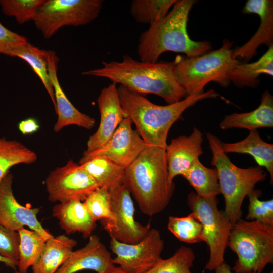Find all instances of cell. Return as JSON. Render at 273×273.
<instances>
[{
  "instance_id": "obj_1",
  "label": "cell",
  "mask_w": 273,
  "mask_h": 273,
  "mask_svg": "<svg viewBox=\"0 0 273 273\" xmlns=\"http://www.w3.org/2000/svg\"><path fill=\"white\" fill-rule=\"evenodd\" d=\"M175 64L176 61H138L124 55L121 62H103L102 67L82 74L107 78L140 94L159 96L168 104H171L186 97L174 75Z\"/></svg>"
},
{
  "instance_id": "obj_2",
  "label": "cell",
  "mask_w": 273,
  "mask_h": 273,
  "mask_svg": "<svg viewBox=\"0 0 273 273\" xmlns=\"http://www.w3.org/2000/svg\"><path fill=\"white\" fill-rule=\"evenodd\" d=\"M117 89L125 116L135 125L146 146L164 149L167 145L170 128L187 109L202 100L219 96L214 89H210L200 94L187 96L175 103L160 106L121 85Z\"/></svg>"
},
{
  "instance_id": "obj_3",
  "label": "cell",
  "mask_w": 273,
  "mask_h": 273,
  "mask_svg": "<svg viewBox=\"0 0 273 273\" xmlns=\"http://www.w3.org/2000/svg\"><path fill=\"white\" fill-rule=\"evenodd\" d=\"M124 184L144 214L152 216L164 210L175 187L169 180L165 149L146 146L126 168Z\"/></svg>"
},
{
  "instance_id": "obj_4",
  "label": "cell",
  "mask_w": 273,
  "mask_h": 273,
  "mask_svg": "<svg viewBox=\"0 0 273 273\" xmlns=\"http://www.w3.org/2000/svg\"><path fill=\"white\" fill-rule=\"evenodd\" d=\"M194 3V0H176L172 10L163 18L141 34L137 52L141 61L156 62L160 56L167 51L194 57L210 51V42L195 41L188 35V16Z\"/></svg>"
},
{
  "instance_id": "obj_5",
  "label": "cell",
  "mask_w": 273,
  "mask_h": 273,
  "mask_svg": "<svg viewBox=\"0 0 273 273\" xmlns=\"http://www.w3.org/2000/svg\"><path fill=\"white\" fill-rule=\"evenodd\" d=\"M175 61L174 75L186 96L203 93L211 81L228 87L230 72L240 63L234 55L232 43L227 39L217 50Z\"/></svg>"
},
{
  "instance_id": "obj_6",
  "label": "cell",
  "mask_w": 273,
  "mask_h": 273,
  "mask_svg": "<svg viewBox=\"0 0 273 273\" xmlns=\"http://www.w3.org/2000/svg\"><path fill=\"white\" fill-rule=\"evenodd\" d=\"M206 137L212 154L211 164L217 171L221 193L225 200L224 211L233 226L241 218V207L245 198L257 183L265 179L266 173L259 166L238 167L223 151L219 138L209 132L206 133Z\"/></svg>"
},
{
  "instance_id": "obj_7",
  "label": "cell",
  "mask_w": 273,
  "mask_h": 273,
  "mask_svg": "<svg viewBox=\"0 0 273 273\" xmlns=\"http://www.w3.org/2000/svg\"><path fill=\"white\" fill-rule=\"evenodd\" d=\"M228 246L237 256L235 273H261L273 262V225L241 218L232 227Z\"/></svg>"
},
{
  "instance_id": "obj_8",
  "label": "cell",
  "mask_w": 273,
  "mask_h": 273,
  "mask_svg": "<svg viewBox=\"0 0 273 273\" xmlns=\"http://www.w3.org/2000/svg\"><path fill=\"white\" fill-rule=\"evenodd\" d=\"M187 204L199 219L203 229L209 257L205 269L212 271L224 262V254L232 225L224 212L217 207L216 197L206 198L190 192Z\"/></svg>"
},
{
  "instance_id": "obj_9",
  "label": "cell",
  "mask_w": 273,
  "mask_h": 273,
  "mask_svg": "<svg viewBox=\"0 0 273 273\" xmlns=\"http://www.w3.org/2000/svg\"><path fill=\"white\" fill-rule=\"evenodd\" d=\"M103 3L102 0H45L33 21L48 39L64 26L85 25L93 22Z\"/></svg>"
},
{
  "instance_id": "obj_10",
  "label": "cell",
  "mask_w": 273,
  "mask_h": 273,
  "mask_svg": "<svg viewBox=\"0 0 273 273\" xmlns=\"http://www.w3.org/2000/svg\"><path fill=\"white\" fill-rule=\"evenodd\" d=\"M164 246L160 232L153 228L140 242L126 244L111 238L110 247L115 254L113 263L127 273H146L161 259Z\"/></svg>"
},
{
  "instance_id": "obj_11",
  "label": "cell",
  "mask_w": 273,
  "mask_h": 273,
  "mask_svg": "<svg viewBox=\"0 0 273 273\" xmlns=\"http://www.w3.org/2000/svg\"><path fill=\"white\" fill-rule=\"evenodd\" d=\"M46 186L49 201L60 203L70 200L83 202L100 187L79 164L72 160L51 171L46 180Z\"/></svg>"
},
{
  "instance_id": "obj_12",
  "label": "cell",
  "mask_w": 273,
  "mask_h": 273,
  "mask_svg": "<svg viewBox=\"0 0 273 273\" xmlns=\"http://www.w3.org/2000/svg\"><path fill=\"white\" fill-rule=\"evenodd\" d=\"M109 192L115 220L112 224L103 228L111 238L119 242L130 244L138 243L149 232L150 224L143 225L135 220V208L131 193L124 184Z\"/></svg>"
},
{
  "instance_id": "obj_13",
  "label": "cell",
  "mask_w": 273,
  "mask_h": 273,
  "mask_svg": "<svg viewBox=\"0 0 273 273\" xmlns=\"http://www.w3.org/2000/svg\"><path fill=\"white\" fill-rule=\"evenodd\" d=\"M132 124L129 117L124 118L103 146L90 152H84L79 164L95 157H102L125 169L128 167L146 147L138 131L132 128Z\"/></svg>"
},
{
  "instance_id": "obj_14",
  "label": "cell",
  "mask_w": 273,
  "mask_h": 273,
  "mask_svg": "<svg viewBox=\"0 0 273 273\" xmlns=\"http://www.w3.org/2000/svg\"><path fill=\"white\" fill-rule=\"evenodd\" d=\"M13 178L9 173L0 183V224L15 232L27 226L47 240L53 237L37 219L39 209L24 206L17 201L12 190Z\"/></svg>"
},
{
  "instance_id": "obj_15",
  "label": "cell",
  "mask_w": 273,
  "mask_h": 273,
  "mask_svg": "<svg viewBox=\"0 0 273 273\" xmlns=\"http://www.w3.org/2000/svg\"><path fill=\"white\" fill-rule=\"evenodd\" d=\"M100 122L97 130L91 135L84 152L94 151L106 143L118 126L126 117L121 106L116 84L104 87L97 99Z\"/></svg>"
},
{
  "instance_id": "obj_16",
  "label": "cell",
  "mask_w": 273,
  "mask_h": 273,
  "mask_svg": "<svg viewBox=\"0 0 273 273\" xmlns=\"http://www.w3.org/2000/svg\"><path fill=\"white\" fill-rule=\"evenodd\" d=\"M59 60L54 51H47L48 71L54 92L55 111L58 115L54 130L58 132L70 125L90 129L95 125V119L79 111L69 101L62 88L57 76Z\"/></svg>"
},
{
  "instance_id": "obj_17",
  "label": "cell",
  "mask_w": 273,
  "mask_h": 273,
  "mask_svg": "<svg viewBox=\"0 0 273 273\" xmlns=\"http://www.w3.org/2000/svg\"><path fill=\"white\" fill-rule=\"evenodd\" d=\"M203 134L194 127L188 136H180L171 140L165 149L169 180L183 176L203 154Z\"/></svg>"
},
{
  "instance_id": "obj_18",
  "label": "cell",
  "mask_w": 273,
  "mask_h": 273,
  "mask_svg": "<svg viewBox=\"0 0 273 273\" xmlns=\"http://www.w3.org/2000/svg\"><path fill=\"white\" fill-rule=\"evenodd\" d=\"M242 12L258 15L261 22L254 35L243 46L233 49L235 57L249 61L256 54L257 48L262 44H273V1L248 0Z\"/></svg>"
},
{
  "instance_id": "obj_19",
  "label": "cell",
  "mask_w": 273,
  "mask_h": 273,
  "mask_svg": "<svg viewBox=\"0 0 273 273\" xmlns=\"http://www.w3.org/2000/svg\"><path fill=\"white\" fill-rule=\"evenodd\" d=\"M115 265L100 238L92 235L83 247L72 252L55 273H76L83 270L102 272Z\"/></svg>"
},
{
  "instance_id": "obj_20",
  "label": "cell",
  "mask_w": 273,
  "mask_h": 273,
  "mask_svg": "<svg viewBox=\"0 0 273 273\" xmlns=\"http://www.w3.org/2000/svg\"><path fill=\"white\" fill-rule=\"evenodd\" d=\"M52 215L68 235L77 232L82 233L84 238H89L97 226L96 221L82 201L70 200L60 203L53 208Z\"/></svg>"
},
{
  "instance_id": "obj_21",
  "label": "cell",
  "mask_w": 273,
  "mask_h": 273,
  "mask_svg": "<svg viewBox=\"0 0 273 273\" xmlns=\"http://www.w3.org/2000/svg\"><path fill=\"white\" fill-rule=\"evenodd\" d=\"M223 130L232 128L246 129L249 131L260 128L273 127V97L268 90L262 95L260 105L254 110L226 115L220 122Z\"/></svg>"
},
{
  "instance_id": "obj_22",
  "label": "cell",
  "mask_w": 273,
  "mask_h": 273,
  "mask_svg": "<svg viewBox=\"0 0 273 273\" xmlns=\"http://www.w3.org/2000/svg\"><path fill=\"white\" fill-rule=\"evenodd\" d=\"M76 245V240L64 234L48 239L39 257L32 266V273H55Z\"/></svg>"
},
{
  "instance_id": "obj_23",
  "label": "cell",
  "mask_w": 273,
  "mask_h": 273,
  "mask_svg": "<svg viewBox=\"0 0 273 273\" xmlns=\"http://www.w3.org/2000/svg\"><path fill=\"white\" fill-rule=\"evenodd\" d=\"M223 151L228 153L248 154L252 156L258 166L265 167L273 183V145L264 142L257 130L250 131L244 139L236 143L222 142Z\"/></svg>"
},
{
  "instance_id": "obj_24",
  "label": "cell",
  "mask_w": 273,
  "mask_h": 273,
  "mask_svg": "<svg viewBox=\"0 0 273 273\" xmlns=\"http://www.w3.org/2000/svg\"><path fill=\"white\" fill-rule=\"evenodd\" d=\"M262 74L273 76V44L257 61L237 65L231 71L230 81L239 88L257 87L259 76Z\"/></svg>"
},
{
  "instance_id": "obj_25",
  "label": "cell",
  "mask_w": 273,
  "mask_h": 273,
  "mask_svg": "<svg viewBox=\"0 0 273 273\" xmlns=\"http://www.w3.org/2000/svg\"><path fill=\"white\" fill-rule=\"evenodd\" d=\"M100 187L108 191L125 183V168L102 157H95L80 164Z\"/></svg>"
},
{
  "instance_id": "obj_26",
  "label": "cell",
  "mask_w": 273,
  "mask_h": 273,
  "mask_svg": "<svg viewBox=\"0 0 273 273\" xmlns=\"http://www.w3.org/2000/svg\"><path fill=\"white\" fill-rule=\"evenodd\" d=\"M6 55L19 57L30 65L42 82L55 110L54 92L48 71L47 51L35 47L28 41L13 48Z\"/></svg>"
},
{
  "instance_id": "obj_27",
  "label": "cell",
  "mask_w": 273,
  "mask_h": 273,
  "mask_svg": "<svg viewBox=\"0 0 273 273\" xmlns=\"http://www.w3.org/2000/svg\"><path fill=\"white\" fill-rule=\"evenodd\" d=\"M182 176L202 197H215L221 194L216 169L205 167L199 159Z\"/></svg>"
},
{
  "instance_id": "obj_28",
  "label": "cell",
  "mask_w": 273,
  "mask_h": 273,
  "mask_svg": "<svg viewBox=\"0 0 273 273\" xmlns=\"http://www.w3.org/2000/svg\"><path fill=\"white\" fill-rule=\"evenodd\" d=\"M37 158L36 154L22 143L0 138V183L12 167L33 163Z\"/></svg>"
},
{
  "instance_id": "obj_29",
  "label": "cell",
  "mask_w": 273,
  "mask_h": 273,
  "mask_svg": "<svg viewBox=\"0 0 273 273\" xmlns=\"http://www.w3.org/2000/svg\"><path fill=\"white\" fill-rule=\"evenodd\" d=\"M18 233L19 235L18 271L27 273L28 268L39 257L47 240L37 232L24 227Z\"/></svg>"
},
{
  "instance_id": "obj_30",
  "label": "cell",
  "mask_w": 273,
  "mask_h": 273,
  "mask_svg": "<svg viewBox=\"0 0 273 273\" xmlns=\"http://www.w3.org/2000/svg\"><path fill=\"white\" fill-rule=\"evenodd\" d=\"M167 228L181 242L194 244L205 241L202 224L193 212L185 217L170 216Z\"/></svg>"
},
{
  "instance_id": "obj_31",
  "label": "cell",
  "mask_w": 273,
  "mask_h": 273,
  "mask_svg": "<svg viewBox=\"0 0 273 273\" xmlns=\"http://www.w3.org/2000/svg\"><path fill=\"white\" fill-rule=\"evenodd\" d=\"M176 0H133L130 13L138 23L150 25L163 18Z\"/></svg>"
},
{
  "instance_id": "obj_32",
  "label": "cell",
  "mask_w": 273,
  "mask_h": 273,
  "mask_svg": "<svg viewBox=\"0 0 273 273\" xmlns=\"http://www.w3.org/2000/svg\"><path fill=\"white\" fill-rule=\"evenodd\" d=\"M83 203L93 219L96 221L101 220L103 226L112 224L114 222L110 195L106 187L97 188L86 198Z\"/></svg>"
},
{
  "instance_id": "obj_33",
  "label": "cell",
  "mask_w": 273,
  "mask_h": 273,
  "mask_svg": "<svg viewBox=\"0 0 273 273\" xmlns=\"http://www.w3.org/2000/svg\"><path fill=\"white\" fill-rule=\"evenodd\" d=\"M195 255L193 249L185 246H180L170 257L160 259L146 273H192Z\"/></svg>"
},
{
  "instance_id": "obj_34",
  "label": "cell",
  "mask_w": 273,
  "mask_h": 273,
  "mask_svg": "<svg viewBox=\"0 0 273 273\" xmlns=\"http://www.w3.org/2000/svg\"><path fill=\"white\" fill-rule=\"evenodd\" d=\"M45 0H0V6L5 15L14 17L22 24L33 20Z\"/></svg>"
},
{
  "instance_id": "obj_35",
  "label": "cell",
  "mask_w": 273,
  "mask_h": 273,
  "mask_svg": "<svg viewBox=\"0 0 273 273\" xmlns=\"http://www.w3.org/2000/svg\"><path fill=\"white\" fill-rule=\"evenodd\" d=\"M262 194L260 190L254 189L247 196L249 203L246 220L273 225V199L261 200Z\"/></svg>"
},
{
  "instance_id": "obj_36",
  "label": "cell",
  "mask_w": 273,
  "mask_h": 273,
  "mask_svg": "<svg viewBox=\"0 0 273 273\" xmlns=\"http://www.w3.org/2000/svg\"><path fill=\"white\" fill-rule=\"evenodd\" d=\"M19 235L0 224V254L18 263Z\"/></svg>"
},
{
  "instance_id": "obj_37",
  "label": "cell",
  "mask_w": 273,
  "mask_h": 273,
  "mask_svg": "<svg viewBox=\"0 0 273 273\" xmlns=\"http://www.w3.org/2000/svg\"><path fill=\"white\" fill-rule=\"evenodd\" d=\"M27 42L25 36L12 31L0 23V54L6 55L13 48Z\"/></svg>"
},
{
  "instance_id": "obj_38",
  "label": "cell",
  "mask_w": 273,
  "mask_h": 273,
  "mask_svg": "<svg viewBox=\"0 0 273 273\" xmlns=\"http://www.w3.org/2000/svg\"><path fill=\"white\" fill-rule=\"evenodd\" d=\"M39 128V125L36 119L29 118L22 120L18 124L19 131L24 135L32 134Z\"/></svg>"
},
{
  "instance_id": "obj_39",
  "label": "cell",
  "mask_w": 273,
  "mask_h": 273,
  "mask_svg": "<svg viewBox=\"0 0 273 273\" xmlns=\"http://www.w3.org/2000/svg\"><path fill=\"white\" fill-rule=\"evenodd\" d=\"M214 270L215 273H233L230 266L225 262L216 267Z\"/></svg>"
},
{
  "instance_id": "obj_40",
  "label": "cell",
  "mask_w": 273,
  "mask_h": 273,
  "mask_svg": "<svg viewBox=\"0 0 273 273\" xmlns=\"http://www.w3.org/2000/svg\"><path fill=\"white\" fill-rule=\"evenodd\" d=\"M0 262L3 263L7 266L10 267L13 269H16L18 264L15 262L7 258L0 254Z\"/></svg>"
},
{
  "instance_id": "obj_41",
  "label": "cell",
  "mask_w": 273,
  "mask_h": 273,
  "mask_svg": "<svg viewBox=\"0 0 273 273\" xmlns=\"http://www.w3.org/2000/svg\"><path fill=\"white\" fill-rule=\"evenodd\" d=\"M100 273H127L119 266L115 265Z\"/></svg>"
},
{
  "instance_id": "obj_42",
  "label": "cell",
  "mask_w": 273,
  "mask_h": 273,
  "mask_svg": "<svg viewBox=\"0 0 273 273\" xmlns=\"http://www.w3.org/2000/svg\"><path fill=\"white\" fill-rule=\"evenodd\" d=\"M15 273H20V272L19 271H16Z\"/></svg>"
},
{
  "instance_id": "obj_43",
  "label": "cell",
  "mask_w": 273,
  "mask_h": 273,
  "mask_svg": "<svg viewBox=\"0 0 273 273\" xmlns=\"http://www.w3.org/2000/svg\"><path fill=\"white\" fill-rule=\"evenodd\" d=\"M271 273H273V272L271 271Z\"/></svg>"
}]
</instances>
